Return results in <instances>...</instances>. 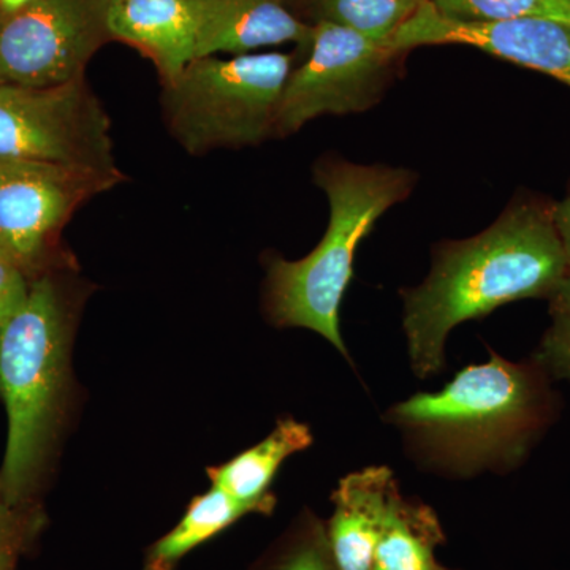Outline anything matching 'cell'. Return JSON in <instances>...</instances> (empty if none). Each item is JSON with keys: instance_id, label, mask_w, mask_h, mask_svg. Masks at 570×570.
Instances as JSON below:
<instances>
[{"instance_id": "25", "label": "cell", "mask_w": 570, "mask_h": 570, "mask_svg": "<svg viewBox=\"0 0 570 570\" xmlns=\"http://www.w3.org/2000/svg\"><path fill=\"white\" fill-rule=\"evenodd\" d=\"M17 553H0V570H14Z\"/></svg>"}, {"instance_id": "10", "label": "cell", "mask_w": 570, "mask_h": 570, "mask_svg": "<svg viewBox=\"0 0 570 570\" xmlns=\"http://www.w3.org/2000/svg\"><path fill=\"white\" fill-rule=\"evenodd\" d=\"M430 45H466L505 61L542 71L570 88V28L553 21H464L426 3L401 26L390 47L401 52Z\"/></svg>"}, {"instance_id": "4", "label": "cell", "mask_w": 570, "mask_h": 570, "mask_svg": "<svg viewBox=\"0 0 570 570\" xmlns=\"http://www.w3.org/2000/svg\"><path fill=\"white\" fill-rule=\"evenodd\" d=\"M69 318L50 277L0 324V396L9 439L0 472L3 497L21 508L36 487L58 426L67 373Z\"/></svg>"}, {"instance_id": "29", "label": "cell", "mask_w": 570, "mask_h": 570, "mask_svg": "<svg viewBox=\"0 0 570 570\" xmlns=\"http://www.w3.org/2000/svg\"><path fill=\"white\" fill-rule=\"evenodd\" d=\"M442 570H449V569L442 568Z\"/></svg>"}, {"instance_id": "6", "label": "cell", "mask_w": 570, "mask_h": 570, "mask_svg": "<svg viewBox=\"0 0 570 570\" xmlns=\"http://www.w3.org/2000/svg\"><path fill=\"white\" fill-rule=\"evenodd\" d=\"M0 159L122 174L110 118L86 77L45 88L0 82Z\"/></svg>"}, {"instance_id": "3", "label": "cell", "mask_w": 570, "mask_h": 570, "mask_svg": "<svg viewBox=\"0 0 570 570\" xmlns=\"http://www.w3.org/2000/svg\"><path fill=\"white\" fill-rule=\"evenodd\" d=\"M314 181L328 198V227L306 257L269 261L266 314L279 328L317 333L351 362L341 333L340 311L354 277L356 250L377 220L392 206L406 200L417 176L406 168L325 157L314 167Z\"/></svg>"}, {"instance_id": "23", "label": "cell", "mask_w": 570, "mask_h": 570, "mask_svg": "<svg viewBox=\"0 0 570 570\" xmlns=\"http://www.w3.org/2000/svg\"><path fill=\"white\" fill-rule=\"evenodd\" d=\"M553 219L570 269V195L553 206Z\"/></svg>"}, {"instance_id": "21", "label": "cell", "mask_w": 570, "mask_h": 570, "mask_svg": "<svg viewBox=\"0 0 570 570\" xmlns=\"http://www.w3.org/2000/svg\"><path fill=\"white\" fill-rule=\"evenodd\" d=\"M36 519H29L21 512V508H14L0 487V553H17L24 546L26 539L33 532Z\"/></svg>"}, {"instance_id": "11", "label": "cell", "mask_w": 570, "mask_h": 570, "mask_svg": "<svg viewBox=\"0 0 570 570\" xmlns=\"http://www.w3.org/2000/svg\"><path fill=\"white\" fill-rule=\"evenodd\" d=\"M198 6L200 0H112L111 40L140 51L163 86L171 85L197 59Z\"/></svg>"}, {"instance_id": "24", "label": "cell", "mask_w": 570, "mask_h": 570, "mask_svg": "<svg viewBox=\"0 0 570 570\" xmlns=\"http://www.w3.org/2000/svg\"><path fill=\"white\" fill-rule=\"evenodd\" d=\"M32 2L33 0H0V18L11 17L31 6Z\"/></svg>"}, {"instance_id": "12", "label": "cell", "mask_w": 570, "mask_h": 570, "mask_svg": "<svg viewBox=\"0 0 570 570\" xmlns=\"http://www.w3.org/2000/svg\"><path fill=\"white\" fill-rule=\"evenodd\" d=\"M313 36L314 26L295 17L284 0H200L198 6L197 58L284 43L307 51Z\"/></svg>"}, {"instance_id": "26", "label": "cell", "mask_w": 570, "mask_h": 570, "mask_svg": "<svg viewBox=\"0 0 570 570\" xmlns=\"http://www.w3.org/2000/svg\"><path fill=\"white\" fill-rule=\"evenodd\" d=\"M18 306L11 305V303L3 302L0 299V324L6 321L7 317L17 309Z\"/></svg>"}, {"instance_id": "20", "label": "cell", "mask_w": 570, "mask_h": 570, "mask_svg": "<svg viewBox=\"0 0 570 570\" xmlns=\"http://www.w3.org/2000/svg\"><path fill=\"white\" fill-rule=\"evenodd\" d=\"M277 570H337L325 528L321 523L313 524L292 547Z\"/></svg>"}, {"instance_id": "28", "label": "cell", "mask_w": 570, "mask_h": 570, "mask_svg": "<svg viewBox=\"0 0 570 570\" xmlns=\"http://www.w3.org/2000/svg\"><path fill=\"white\" fill-rule=\"evenodd\" d=\"M285 3H287L288 7H291V3L296 2V0H284Z\"/></svg>"}, {"instance_id": "18", "label": "cell", "mask_w": 570, "mask_h": 570, "mask_svg": "<svg viewBox=\"0 0 570 570\" xmlns=\"http://www.w3.org/2000/svg\"><path fill=\"white\" fill-rule=\"evenodd\" d=\"M433 6L456 20H543L570 28V0H433Z\"/></svg>"}, {"instance_id": "16", "label": "cell", "mask_w": 570, "mask_h": 570, "mask_svg": "<svg viewBox=\"0 0 570 570\" xmlns=\"http://www.w3.org/2000/svg\"><path fill=\"white\" fill-rule=\"evenodd\" d=\"M247 513L262 512L255 505L238 501L227 491L213 485L208 493L194 499L174 530L154 543L146 558L145 570H175L189 551L227 530Z\"/></svg>"}, {"instance_id": "15", "label": "cell", "mask_w": 570, "mask_h": 570, "mask_svg": "<svg viewBox=\"0 0 570 570\" xmlns=\"http://www.w3.org/2000/svg\"><path fill=\"white\" fill-rule=\"evenodd\" d=\"M442 542L444 531L434 510L404 498L396 487L382 519L373 570H442L436 561Z\"/></svg>"}, {"instance_id": "5", "label": "cell", "mask_w": 570, "mask_h": 570, "mask_svg": "<svg viewBox=\"0 0 570 570\" xmlns=\"http://www.w3.org/2000/svg\"><path fill=\"white\" fill-rule=\"evenodd\" d=\"M294 61L277 51L194 59L164 86L168 129L189 154L258 145L275 135Z\"/></svg>"}, {"instance_id": "22", "label": "cell", "mask_w": 570, "mask_h": 570, "mask_svg": "<svg viewBox=\"0 0 570 570\" xmlns=\"http://www.w3.org/2000/svg\"><path fill=\"white\" fill-rule=\"evenodd\" d=\"M29 285L20 266L0 258V299L20 306L28 295Z\"/></svg>"}, {"instance_id": "7", "label": "cell", "mask_w": 570, "mask_h": 570, "mask_svg": "<svg viewBox=\"0 0 570 570\" xmlns=\"http://www.w3.org/2000/svg\"><path fill=\"white\" fill-rule=\"evenodd\" d=\"M396 56L390 40L317 21L305 61L292 70L285 85L275 135L298 132L321 116L370 110L390 86Z\"/></svg>"}, {"instance_id": "8", "label": "cell", "mask_w": 570, "mask_h": 570, "mask_svg": "<svg viewBox=\"0 0 570 570\" xmlns=\"http://www.w3.org/2000/svg\"><path fill=\"white\" fill-rule=\"evenodd\" d=\"M112 0H33L0 18V82L63 85L85 78L94 55L111 40Z\"/></svg>"}, {"instance_id": "27", "label": "cell", "mask_w": 570, "mask_h": 570, "mask_svg": "<svg viewBox=\"0 0 570 570\" xmlns=\"http://www.w3.org/2000/svg\"><path fill=\"white\" fill-rule=\"evenodd\" d=\"M0 258H3V261H9V262H11V264H14V262L11 261L9 253H7L6 247H3L2 243H0ZM14 265H17V264H14Z\"/></svg>"}, {"instance_id": "9", "label": "cell", "mask_w": 570, "mask_h": 570, "mask_svg": "<svg viewBox=\"0 0 570 570\" xmlns=\"http://www.w3.org/2000/svg\"><path fill=\"white\" fill-rule=\"evenodd\" d=\"M124 181L39 160L0 159V243L22 272L43 257L71 214Z\"/></svg>"}, {"instance_id": "2", "label": "cell", "mask_w": 570, "mask_h": 570, "mask_svg": "<svg viewBox=\"0 0 570 570\" xmlns=\"http://www.w3.org/2000/svg\"><path fill=\"white\" fill-rule=\"evenodd\" d=\"M551 377L530 358L461 370L444 389L401 401L384 420L403 438L409 459L450 479L520 468L557 422L560 400Z\"/></svg>"}, {"instance_id": "19", "label": "cell", "mask_w": 570, "mask_h": 570, "mask_svg": "<svg viewBox=\"0 0 570 570\" xmlns=\"http://www.w3.org/2000/svg\"><path fill=\"white\" fill-rule=\"evenodd\" d=\"M550 325L543 333L535 363L551 377L570 384V275L549 298Z\"/></svg>"}, {"instance_id": "14", "label": "cell", "mask_w": 570, "mask_h": 570, "mask_svg": "<svg viewBox=\"0 0 570 570\" xmlns=\"http://www.w3.org/2000/svg\"><path fill=\"white\" fill-rule=\"evenodd\" d=\"M313 444V434L305 423L283 419L275 430L257 445L239 453L223 466L209 468L213 485L219 487L238 501L253 504L262 513L275 510L276 498L269 493L273 479L288 456Z\"/></svg>"}, {"instance_id": "17", "label": "cell", "mask_w": 570, "mask_h": 570, "mask_svg": "<svg viewBox=\"0 0 570 570\" xmlns=\"http://www.w3.org/2000/svg\"><path fill=\"white\" fill-rule=\"evenodd\" d=\"M314 20L335 22L371 37L390 40L393 33L433 0H307Z\"/></svg>"}, {"instance_id": "13", "label": "cell", "mask_w": 570, "mask_h": 570, "mask_svg": "<svg viewBox=\"0 0 570 570\" xmlns=\"http://www.w3.org/2000/svg\"><path fill=\"white\" fill-rule=\"evenodd\" d=\"M396 487L387 466L360 469L341 480L325 530L337 570H373L382 519Z\"/></svg>"}, {"instance_id": "1", "label": "cell", "mask_w": 570, "mask_h": 570, "mask_svg": "<svg viewBox=\"0 0 570 570\" xmlns=\"http://www.w3.org/2000/svg\"><path fill=\"white\" fill-rule=\"evenodd\" d=\"M553 206L513 202L479 235L434 247L430 275L401 291L415 376L428 379L444 370L445 344L456 326L519 299H549L570 275Z\"/></svg>"}]
</instances>
